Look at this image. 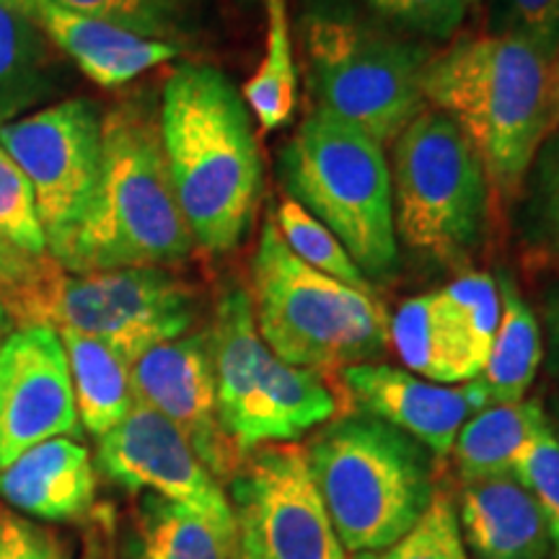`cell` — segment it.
I'll return each instance as SVG.
<instances>
[{
  "instance_id": "6da1fadb",
  "label": "cell",
  "mask_w": 559,
  "mask_h": 559,
  "mask_svg": "<svg viewBox=\"0 0 559 559\" xmlns=\"http://www.w3.org/2000/svg\"><path fill=\"white\" fill-rule=\"evenodd\" d=\"M158 132L174 194L207 254L247 239L262 198V153L251 111L223 70L179 62L158 99Z\"/></svg>"
},
{
  "instance_id": "7a4b0ae2",
  "label": "cell",
  "mask_w": 559,
  "mask_h": 559,
  "mask_svg": "<svg viewBox=\"0 0 559 559\" xmlns=\"http://www.w3.org/2000/svg\"><path fill=\"white\" fill-rule=\"evenodd\" d=\"M557 55L521 37H459L430 55L419 79L425 104L469 138L506 202L519 198L531 160L559 128Z\"/></svg>"
},
{
  "instance_id": "3957f363",
  "label": "cell",
  "mask_w": 559,
  "mask_h": 559,
  "mask_svg": "<svg viewBox=\"0 0 559 559\" xmlns=\"http://www.w3.org/2000/svg\"><path fill=\"white\" fill-rule=\"evenodd\" d=\"M194 239L174 194L151 96L117 102L102 117V169L94 198L58 262L68 272L169 267Z\"/></svg>"
},
{
  "instance_id": "277c9868",
  "label": "cell",
  "mask_w": 559,
  "mask_h": 559,
  "mask_svg": "<svg viewBox=\"0 0 559 559\" xmlns=\"http://www.w3.org/2000/svg\"><path fill=\"white\" fill-rule=\"evenodd\" d=\"M300 45L317 109L386 145L425 104L428 47L402 37L349 0H304Z\"/></svg>"
},
{
  "instance_id": "5b68a950",
  "label": "cell",
  "mask_w": 559,
  "mask_h": 559,
  "mask_svg": "<svg viewBox=\"0 0 559 559\" xmlns=\"http://www.w3.org/2000/svg\"><path fill=\"white\" fill-rule=\"evenodd\" d=\"M430 456L366 412L334 419L311 440V479L347 555L386 549L417 526L438 495Z\"/></svg>"
},
{
  "instance_id": "8992f818",
  "label": "cell",
  "mask_w": 559,
  "mask_h": 559,
  "mask_svg": "<svg viewBox=\"0 0 559 559\" xmlns=\"http://www.w3.org/2000/svg\"><path fill=\"white\" fill-rule=\"evenodd\" d=\"M251 283L257 330L288 366L330 370L386 355V306L373 290L353 288L300 262L280 236L272 210L262 223Z\"/></svg>"
},
{
  "instance_id": "52a82bcc",
  "label": "cell",
  "mask_w": 559,
  "mask_h": 559,
  "mask_svg": "<svg viewBox=\"0 0 559 559\" xmlns=\"http://www.w3.org/2000/svg\"><path fill=\"white\" fill-rule=\"evenodd\" d=\"M280 179L288 200L337 236L362 277L379 283L394 275L400 239L381 143L317 109L280 151Z\"/></svg>"
},
{
  "instance_id": "ba28073f",
  "label": "cell",
  "mask_w": 559,
  "mask_h": 559,
  "mask_svg": "<svg viewBox=\"0 0 559 559\" xmlns=\"http://www.w3.org/2000/svg\"><path fill=\"white\" fill-rule=\"evenodd\" d=\"M16 326L79 332L135 362L160 342L177 340L198 319L192 285L166 267L68 272L47 260L29 283L0 293Z\"/></svg>"
},
{
  "instance_id": "9c48e42d",
  "label": "cell",
  "mask_w": 559,
  "mask_h": 559,
  "mask_svg": "<svg viewBox=\"0 0 559 559\" xmlns=\"http://www.w3.org/2000/svg\"><path fill=\"white\" fill-rule=\"evenodd\" d=\"M389 166L396 239L445 267L469 262L485 243L492 187L459 124L425 107L394 138Z\"/></svg>"
},
{
  "instance_id": "30bf717a",
  "label": "cell",
  "mask_w": 559,
  "mask_h": 559,
  "mask_svg": "<svg viewBox=\"0 0 559 559\" xmlns=\"http://www.w3.org/2000/svg\"><path fill=\"white\" fill-rule=\"evenodd\" d=\"M207 337L221 425L243 459L264 445L290 443L334 417L337 400L326 381L270 353L251 296L239 285L218 298Z\"/></svg>"
},
{
  "instance_id": "8fae6325",
  "label": "cell",
  "mask_w": 559,
  "mask_h": 559,
  "mask_svg": "<svg viewBox=\"0 0 559 559\" xmlns=\"http://www.w3.org/2000/svg\"><path fill=\"white\" fill-rule=\"evenodd\" d=\"M102 117L91 99H60L0 128V145L26 174L47 251L58 260L79 228L102 169Z\"/></svg>"
},
{
  "instance_id": "7c38bea8",
  "label": "cell",
  "mask_w": 559,
  "mask_h": 559,
  "mask_svg": "<svg viewBox=\"0 0 559 559\" xmlns=\"http://www.w3.org/2000/svg\"><path fill=\"white\" fill-rule=\"evenodd\" d=\"M236 559H349L337 539L306 449L264 445L230 479Z\"/></svg>"
},
{
  "instance_id": "4fadbf2b",
  "label": "cell",
  "mask_w": 559,
  "mask_h": 559,
  "mask_svg": "<svg viewBox=\"0 0 559 559\" xmlns=\"http://www.w3.org/2000/svg\"><path fill=\"white\" fill-rule=\"evenodd\" d=\"M79 430L60 334L52 326H16L0 342V472L34 445Z\"/></svg>"
},
{
  "instance_id": "5bb4252c",
  "label": "cell",
  "mask_w": 559,
  "mask_h": 559,
  "mask_svg": "<svg viewBox=\"0 0 559 559\" xmlns=\"http://www.w3.org/2000/svg\"><path fill=\"white\" fill-rule=\"evenodd\" d=\"M96 466L132 492L158 495L215 521L236 523L226 489L202 464L190 440L145 404L135 402L130 415L99 438Z\"/></svg>"
},
{
  "instance_id": "9a60e30c",
  "label": "cell",
  "mask_w": 559,
  "mask_h": 559,
  "mask_svg": "<svg viewBox=\"0 0 559 559\" xmlns=\"http://www.w3.org/2000/svg\"><path fill=\"white\" fill-rule=\"evenodd\" d=\"M130 379L135 402L169 419L215 479L239 472L243 456L221 425L207 332H187L151 347L130 366Z\"/></svg>"
},
{
  "instance_id": "2e32d148",
  "label": "cell",
  "mask_w": 559,
  "mask_h": 559,
  "mask_svg": "<svg viewBox=\"0 0 559 559\" xmlns=\"http://www.w3.org/2000/svg\"><path fill=\"white\" fill-rule=\"evenodd\" d=\"M342 381L360 412L407 432L438 459L451 456L466 419L487 407L477 381L445 386L379 362L342 368Z\"/></svg>"
},
{
  "instance_id": "e0dca14e",
  "label": "cell",
  "mask_w": 559,
  "mask_h": 559,
  "mask_svg": "<svg viewBox=\"0 0 559 559\" xmlns=\"http://www.w3.org/2000/svg\"><path fill=\"white\" fill-rule=\"evenodd\" d=\"M29 16L55 52L66 55L99 88H122L148 70L179 58L181 47L138 37L107 21L83 16L55 0H11Z\"/></svg>"
},
{
  "instance_id": "ac0fdd59",
  "label": "cell",
  "mask_w": 559,
  "mask_h": 559,
  "mask_svg": "<svg viewBox=\"0 0 559 559\" xmlns=\"http://www.w3.org/2000/svg\"><path fill=\"white\" fill-rule=\"evenodd\" d=\"M94 498V459L73 438L45 440L0 472V500L39 523L81 519Z\"/></svg>"
},
{
  "instance_id": "d6986e66",
  "label": "cell",
  "mask_w": 559,
  "mask_h": 559,
  "mask_svg": "<svg viewBox=\"0 0 559 559\" xmlns=\"http://www.w3.org/2000/svg\"><path fill=\"white\" fill-rule=\"evenodd\" d=\"M469 559H547V515L513 477L464 481L456 508Z\"/></svg>"
},
{
  "instance_id": "ffe728a7",
  "label": "cell",
  "mask_w": 559,
  "mask_h": 559,
  "mask_svg": "<svg viewBox=\"0 0 559 559\" xmlns=\"http://www.w3.org/2000/svg\"><path fill=\"white\" fill-rule=\"evenodd\" d=\"M389 340L409 373L425 381L445 386L469 383L485 368V358L453 319L438 290L404 300L389 321Z\"/></svg>"
},
{
  "instance_id": "44dd1931",
  "label": "cell",
  "mask_w": 559,
  "mask_h": 559,
  "mask_svg": "<svg viewBox=\"0 0 559 559\" xmlns=\"http://www.w3.org/2000/svg\"><path fill=\"white\" fill-rule=\"evenodd\" d=\"M502 313L495 332L489 358L477 376V386L485 391L489 404H519L526 400L531 383L544 360L542 324L510 272H498Z\"/></svg>"
},
{
  "instance_id": "7402d4cb",
  "label": "cell",
  "mask_w": 559,
  "mask_h": 559,
  "mask_svg": "<svg viewBox=\"0 0 559 559\" xmlns=\"http://www.w3.org/2000/svg\"><path fill=\"white\" fill-rule=\"evenodd\" d=\"M55 47L11 0H0V128L41 109L58 91Z\"/></svg>"
},
{
  "instance_id": "603a6c76",
  "label": "cell",
  "mask_w": 559,
  "mask_h": 559,
  "mask_svg": "<svg viewBox=\"0 0 559 559\" xmlns=\"http://www.w3.org/2000/svg\"><path fill=\"white\" fill-rule=\"evenodd\" d=\"M68 355L81 428L94 438L115 430L135 407L130 362L104 342L79 332H58Z\"/></svg>"
},
{
  "instance_id": "cb8c5ba5",
  "label": "cell",
  "mask_w": 559,
  "mask_h": 559,
  "mask_svg": "<svg viewBox=\"0 0 559 559\" xmlns=\"http://www.w3.org/2000/svg\"><path fill=\"white\" fill-rule=\"evenodd\" d=\"M549 425L539 400L519 404H489L459 430L451 456L464 481L510 477L519 453Z\"/></svg>"
},
{
  "instance_id": "d4e9b609",
  "label": "cell",
  "mask_w": 559,
  "mask_h": 559,
  "mask_svg": "<svg viewBox=\"0 0 559 559\" xmlns=\"http://www.w3.org/2000/svg\"><path fill=\"white\" fill-rule=\"evenodd\" d=\"M138 559H236V523L145 495L138 510Z\"/></svg>"
},
{
  "instance_id": "484cf974",
  "label": "cell",
  "mask_w": 559,
  "mask_h": 559,
  "mask_svg": "<svg viewBox=\"0 0 559 559\" xmlns=\"http://www.w3.org/2000/svg\"><path fill=\"white\" fill-rule=\"evenodd\" d=\"M267 11V39L264 58L241 91L251 117L262 132H275L293 120L298 104V68L293 47L288 0H264Z\"/></svg>"
},
{
  "instance_id": "4316f807",
  "label": "cell",
  "mask_w": 559,
  "mask_h": 559,
  "mask_svg": "<svg viewBox=\"0 0 559 559\" xmlns=\"http://www.w3.org/2000/svg\"><path fill=\"white\" fill-rule=\"evenodd\" d=\"M515 200L526 254L542 267L559 272V128L531 160Z\"/></svg>"
},
{
  "instance_id": "83f0119b",
  "label": "cell",
  "mask_w": 559,
  "mask_h": 559,
  "mask_svg": "<svg viewBox=\"0 0 559 559\" xmlns=\"http://www.w3.org/2000/svg\"><path fill=\"white\" fill-rule=\"evenodd\" d=\"M83 16L107 21L138 37L169 41L185 50L200 21L198 0H55Z\"/></svg>"
},
{
  "instance_id": "f1b7e54d",
  "label": "cell",
  "mask_w": 559,
  "mask_h": 559,
  "mask_svg": "<svg viewBox=\"0 0 559 559\" xmlns=\"http://www.w3.org/2000/svg\"><path fill=\"white\" fill-rule=\"evenodd\" d=\"M272 218H275L283 241L288 243V249L300 262L340 280V283L353 285V288L373 290L368 280L362 277L358 264L353 262V257L347 254V249L337 241V236L324 223L306 213L298 202L283 200L277 205V213L272 210Z\"/></svg>"
},
{
  "instance_id": "f546056e",
  "label": "cell",
  "mask_w": 559,
  "mask_h": 559,
  "mask_svg": "<svg viewBox=\"0 0 559 559\" xmlns=\"http://www.w3.org/2000/svg\"><path fill=\"white\" fill-rule=\"evenodd\" d=\"M0 236L34 260L50 257L29 179L3 145H0Z\"/></svg>"
},
{
  "instance_id": "4dcf8cb0",
  "label": "cell",
  "mask_w": 559,
  "mask_h": 559,
  "mask_svg": "<svg viewBox=\"0 0 559 559\" xmlns=\"http://www.w3.org/2000/svg\"><path fill=\"white\" fill-rule=\"evenodd\" d=\"M353 559H469L461 539L456 506L449 495H436L415 528L386 549L366 551Z\"/></svg>"
},
{
  "instance_id": "1f68e13d",
  "label": "cell",
  "mask_w": 559,
  "mask_h": 559,
  "mask_svg": "<svg viewBox=\"0 0 559 559\" xmlns=\"http://www.w3.org/2000/svg\"><path fill=\"white\" fill-rule=\"evenodd\" d=\"M370 13L391 29L425 39H451L461 29L472 0H362Z\"/></svg>"
},
{
  "instance_id": "d6a6232c",
  "label": "cell",
  "mask_w": 559,
  "mask_h": 559,
  "mask_svg": "<svg viewBox=\"0 0 559 559\" xmlns=\"http://www.w3.org/2000/svg\"><path fill=\"white\" fill-rule=\"evenodd\" d=\"M510 477L539 502L551 534H559V436L551 425H544L528 440L526 449L515 459Z\"/></svg>"
},
{
  "instance_id": "836d02e7",
  "label": "cell",
  "mask_w": 559,
  "mask_h": 559,
  "mask_svg": "<svg viewBox=\"0 0 559 559\" xmlns=\"http://www.w3.org/2000/svg\"><path fill=\"white\" fill-rule=\"evenodd\" d=\"M559 52V0H489V32Z\"/></svg>"
},
{
  "instance_id": "e575fe53",
  "label": "cell",
  "mask_w": 559,
  "mask_h": 559,
  "mask_svg": "<svg viewBox=\"0 0 559 559\" xmlns=\"http://www.w3.org/2000/svg\"><path fill=\"white\" fill-rule=\"evenodd\" d=\"M0 559H73V551L55 528L0 506Z\"/></svg>"
},
{
  "instance_id": "d590c367",
  "label": "cell",
  "mask_w": 559,
  "mask_h": 559,
  "mask_svg": "<svg viewBox=\"0 0 559 559\" xmlns=\"http://www.w3.org/2000/svg\"><path fill=\"white\" fill-rule=\"evenodd\" d=\"M52 257H45V260H34V257L24 254V251L13 247L0 236V293L19 288V285L29 283V280L41 270V264Z\"/></svg>"
},
{
  "instance_id": "8d00e7d4",
  "label": "cell",
  "mask_w": 559,
  "mask_h": 559,
  "mask_svg": "<svg viewBox=\"0 0 559 559\" xmlns=\"http://www.w3.org/2000/svg\"><path fill=\"white\" fill-rule=\"evenodd\" d=\"M544 362L551 376H559V283L551 285L542 306Z\"/></svg>"
},
{
  "instance_id": "74e56055",
  "label": "cell",
  "mask_w": 559,
  "mask_h": 559,
  "mask_svg": "<svg viewBox=\"0 0 559 559\" xmlns=\"http://www.w3.org/2000/svg\"><path fill=\"white\" fill-rule=\"evenodd\" d=\"M81 559H115V557H111L109 542L104 539V534H91V539L86 544V551H83Z\"/></svg>"
},
{
  "instance_id": "f35d334b",
  "label": "cell",
  "mask_w": 559,
  "mask_h": 559,
  "mask_svg": "<svg viewBox=\"0 0 559 559\" xmlns=\"http://www.w3.org/2000/svg\"><path fill=\"white\" fill-rule=\"evenodd\" d=\"M5 326H9V313H5L3 306H0V342L5 337Z\"/></svg>"
},
{
  "instance_id": "ab89813d",
  "label": "cell",
  "mask_w": 559,
  "mask_h": 559,
  "mask_svg": "<svg viewBox=\"0 0 559 559\" xmlns=\"http://www.w3.org/2000/svg\"><path fill=\"white\" fill-rule=\"evenodd\" d=\"M547 559H559V534H551V551Z\"/></svg>"
},
{
  "instance_id": "60d3db41",
  "label": "cell",
  "mask_w": 559,
  "mask_h": 559,
  "mask_svg": "<svg viewBox=\"0 0 559 559\" xmlns=\"http://www.w3.org/2000/svg\"><path fill=\"white\" fill-rule=\"evenodd\" d=\"M557 96H559V55H557Z\"/></svg>"
},
{
  "instance_id": "b9f144b4",
  "label": "cell",
  "mask_w": 559,
  "mask_h": 559,
  "mask_svg": "<svg viewBox=\"0 0 559 559\" xmlns=\"http://www.w3.org/2000/svg\"><path fill=\"white\" fill-rule=\"evenodd\" d=\"M481 3V0H472V5H474V9H477V5Z\"/></svg>"
},
{
  "instance_id": "7bdbcfd3",
  "label": "cell",
  "mask_w": 559,
  "mask_h": 559,
  "mask_svg": "<svg viewBox=\"0 0 559 559\" xmlns=\"http://www.w3.org/2000/svg\"><path fill=\"white\" fill-rule=\"evenodd\" d=\"M557 425H559V402H557Z\"/></svg>"
}]
</instances>
